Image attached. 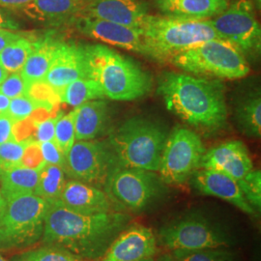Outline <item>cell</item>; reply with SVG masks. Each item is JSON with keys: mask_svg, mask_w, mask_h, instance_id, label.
<instances>
[{"mask_svg": "<svg viewBox=\"0 0 261 261\" xmlns=\"http://www.w3.org/2000/svg\"><path fill=\"white\" fill-rule=\"evenodd\" d=\"M130 222V215L115 210L82 214L54 204L46 215L42 240L44 245L64 249L86 260H100Z\"/></svg>", "mask_w": 261, "mask_h": 261, "instance_id": "1", "label": "cell"}, {"mask_svg": "<svg viewBox=\"0 0 261 261\" xmlns=\"http://www.w3.org/2000/svg\"><path fill=\"white\" fill-rule=\"evenodd\" d=\"M158 93L168 111L195 128L212 133L226 125L224 86L219 81L164 73L159 80Z\"/></svg>", "mask_w": 261, "mask_h": 261, "instance_id": "2", "label": "cell"}, {"mask_svg": "<svg viewBox=\"0 0 261 261\" xmlns=\"http://www.w3.org/2000/svg\"><path fill=\"white\" fill-rule=\"evenodd\" d=\"M87 77L100 85L105 98L134 101L149 93L153 79L130 57L103 45L83 46Z\"/></svg>", "mask_w": 261, "mask_h": 261, "instance_id": "3", "label": "cell"}, {"mask_svg": "<svg viewBox=\"0 0 261 261\" xmlns=\"http://www.w3.org/2000/svg\"><path fill=\"white\" fill-rule=\"evenodd\" d=\"M116 167L159 171L168 140V128L160 122L135 116L109 134Z\"/></svg>", "mask_w": 261, "mask_h": 261, "instance_id": "4", "label": "cell"}, {"mask_svg": "<svg viewBox=\"0 0 261 261\" xmlns=\"http://www.w3.org/2000/svg\"><path fill=\"white\" fill-rule=\"evenodd\" d=\"M144 56L165 62L178 53L219 36L210 19L147 15L140 27Z\"/></svg>", "mask_w": 261, "mask_h": 261, "instance_id": "5", "label": "cell"}, {"mask_svg": "<svg viewBox=\"0 0 261 261\" xmlns=\"http://www.w3.org/2000/svg\"><path fill=\"white\" fill-rule=\"evenodd\" d=\"M115 211L140 214L158 204L168 194L167 184L155 171L113 168L103 188Z\"/></svg>", "mask_w": 261, "mask_h": 261, "instance_id": "6", "label": "cell"}, {"mask_svg": "<svg viewBox=\"0 0 261 261\" xmlns=\"http://www.w3.org/2000/svg\"><path fill=\"white\" fill-rule=\"evenodd\" d=\"M169 61L188 73L225 80L242 79L250 72L249 62L242 53L221 38L188 47Z\"/></svg>", "mask_w": 261, "mask_h": 261, "instance_id": "7", "label": "cell"}, {"mask_svg": "<svg viewBox=\"0 0 261 261\" xmlns=\"http://www.w3.org/2000/svg\"><path fill=\"white\" fill-rule=\"evenodd\" d=\"M49 207L34 194L5 201L0 214V251L24 249L39 242Z\"/></svg>", "mask_w": 261, "mask_h": 261, "instance_id": "8", "label": "cell"}, {"mask_svg": "<svg viewBox=\"0 0 261 261\" xmlns=\"http://www.w3.org/2000/svg\"><path fill=\"white\" fill-rule=\"evenodd\" d=\"M158 238L171 252L226 249L233 244L232 237L220 224L197 211L187 212L164 224Z\"/></svg>", "mask_w": 261, "mask_h": 261, "instance_id": "9", "label": "cell"}, {"mask_svg": "<svg viewBox=\"0 0 261 261\" xmlns=\"http://www.w3.org/2000/svg\"><path fill=\"white\" fill-rule=\"evenodd\" d=\"M205 147L196 132L177 127L168 135L159 175L167 185H183L200 168Z\"/></svg>", "mask_w": 261, "mask_h": 261, "instance_id": "10", "label": "cell"}, {"mask_svg": "<svg viewBox=\"0 0 261 261\" xmlns=\"http://www.w3.org/2000/svg\"><path fill=\"white\" fill-rule=\"evenodd\" d=\"M210 22L218 36L231 43L246 58L259 56L260 25L251 0H235Z\"/></svg>", "mask_w": 261, "mask_h": 261, "instance_id": "11", "label": "cell"}, {"mask_svg": "<svg viewBox=\"0 0 261 261\" xmlns=\"http://www.w3.org/2000/svg\"><path fill=\"white\" fill-rule=\"evenodd\" d=\"M116 162L108 140H75L65 157L68 177L103 189Z\"/></svg>", "mask_w": 261, "mask_h": 261, "instance_id": "12", "label": "cell"}, {"mask_svg": "<svg viewBox=\"0 0 261 261\" xmlns=\"http://www.w3.org/2000/svg\"><path fill=\"white\" fill-rule=\"evenodd\" d=\"M157 237L142 224H130L117 235L100 261H140L157 253Z\"/></svg>", "mask_w": 261, "mask_h": 261, "instance_id": "13", "label": "cell"}, {"mask_svg": "<svg viewBox=\"0 0 261 261\" xmlns=\"http://www.w3.org/2000/svg\"><path fill=\"white\" fill-rule=\"evenodd\" d=\"M74 23L76 30L86 37L144 56L140 28L85 16L77 17Z\"/></svg>", "mask_w": 261, "mask_h": 261, "instance_id": "14", "label": "cell"}, {"mask_svg": "<svg viewBox=\"0 0 261 261\" xmlns=\"http://www.w3.org/2000/svg\"><path fill=\"white\" fill-rule=\"evenodd\" d=\"M190 182L192 187L201 195L219 197L247 215L257 216V212L243 196L238 182L223 172L198 168L190 178Z\"/></svg>", "mask_w": 261, "mask_h": 261, "instance_id": "15", "label": "cell"}, {"mask_svg": "<svg viewBox=\"0 0 261 261\" xmlns=\"http://www.w3.org/2000/svg\"><path fill=\"white\" fill-rule=\"evenodd\" d=\"M200 168L223 172L238 181L252 171L253 165L249 150L242 141L229 140L205 151Z\"/></svg>", "mask_w": 261, "mask_h": 261, "instance_id": "16", "label": "cell"}, {"mask_svg": "<svg viewBox=\"0 0 261 261\" xmlns=\"http://www.w3.org/2000/svg\"><path fill=\"white\" fill-rule=\"evenodd\" d=\"M83 77H87L83 47L60 42L43 82L57 94L68 84Z\"/></svg>", "mask_w": 261, "mask_h": 261, "instance_id": "17", "label": "cell"}, {"mask_svg": "<svg viewBox=\"0 0 261 261\" xmlns=\"http://www.w3.org/2000/svg\"><path fill=\"white\" fill-rule=\"evenodd\" d=\"M147 15V4L141 0H90L81 14L133 28H140Z\"/></svg>", "mask_w": 261, "mask_h": 261, "instance_id": "18", "label": "cell"}, {"mask_svg": "<svg viewBox=\"0 0 261 261\" xmlns=\"http://www.w3.org/2000/svg\"><path fill=\"white\" fill-rule=\"evenodd\" d=\"M56 204L82 214H98L114 210L103 189L74 179L66 181Z\"/></svg>", "mask_w": 261, "mask_h": 261, "instance_id": "19", "label": "cell"}, {"mask_svg": "<svg viewBox=\"0 0 261 261\" xmlns=\"http://www.w3.org/2000/svg\"><path fill=\"white\" fill-rule=\"evenodd\" d=\"M89 0H32L19 10L28 18L47 25L74 22Z\"/></svg>", "mask_w": 261, "mask_h": 261, "instance_id": "20", "label": "cell"}, {"mask_svg": "<svg viewBox=\"0 0 261 261\" xmlns=\"http://www.w3.org/2000/svg\"><path fill=\"white\" fill-rule=\"evenodd\" d=\"M74 121L75 140H98L111 133V112L103 99L75 107Z\"/></svg>", "mask_w": 261, "mask_h": 261, "instance_id": "21", "label": "cell"}, {"mask_svg": "<svg viewBox=\"0 0 261 261\" xmlns=\"http://www.w3.org/2000/svg\"><path fill=\"white\" fill-rule=\"evenodd\" d=\"M163 16L188 19H211L228 6L227 0H156Z\"/></svg>", "mask_w": 261, "mask_h": 261, "instance_id": "22", "label": "cell"}, {"mask_svg": "<svg viewBox=\"0 0 261 261\" xmlns=\"http://www.w3.org/2000/svg\"><path fill=\"white\" fill-rule=\"evenodd\" d=\"M59 43L49 36L34 41L33 50L19 72L29 85L44 81Z\"/></svg>", "mask_w": 261, "mask_h": 261, "instance_id": "23", "label": "cell"}, {"mask_svg": "<svg viewBox=\"0 0 261 261\" xmlns=\"http://www.w3.org/2000/svg\"><path fill=\"white\" fill-rule=\"evenodd\" d=\"M38 178L39 170L21 165L0 169V192L4 201L34 194Z\"/></svg>", "mask_w": 261, "mask_h": 261, "instance_id": "24", "label": "cell"}, {"mask_svg": "<svg viewBox=\"0 0 261 261\" xmlns=\"http://www.w3.org/2000/svg\"><path fill=\"white\" fill-rule=\"evenodd\" d=\"M235 118L243 133L250 138H260L261 95L259 90L252 91L237 103Z\"/></svg>", "mask_w": 261, "mask_h": 261, "instance_id": "25", "label": "cell"}, {"mask_svg": "<svg viewBox=\"0 0 261 261\" xmlns=\"http://www.w3.org/2000/svg\"><path fill=\"white\" fill-rule=\"evenodd\" d=\"M66 181L63 168L45 164L39 170V178L34 195L41 197L50 205L56 204L61 196Z\"/></svg>", "mask_w": 261, "mask_h": 261, "instance_id": "26", "label": "cell"}, {"mask_svg": "<svg viewBox=\"0 0 261 261\" xmlns=\"http://www.w3.org/2000/svg\"><path fill=\"white\" fill-rule=\"evenodd\" d=\"M60 103H65L72 107H79L83 103L102 100L105 98L100 85L92 79L83 77L68 84L57 93Z\"/></svg>", "mask_w": 261, "mask_h": 261, "instance_id": "27", "label": "cell"}, {"mask_svg": "<svg viewBox=\"0 0 261 261\" xmlns=\"http://www.w3.org/2000/svg\"><path fill=\"white\" fill-rule=\"evenodd\" d=\"M33 47V40L21 36L0 51V64L8 74L20 72L28 56L32 53Z\"/></svg>", "mask_w": 261, "mask_h": 261, "instance_id": "28", "label": "cell"}, {"mask_svg": "<svg viewBox=\"0 0 261 261\" xmlns=\"http://www.w3.org/2000/svg\"><path fill=\"white\" fill-rule=\"evenodd\" d=\"M9 261H88L64 249L44 245L14 255Z\"/></svg>", "mask_w": 261, "mask_h": 261, "instance_id": "29", "label": "cell"}, {"mask_svg": "<svg viewBox=\"0 0 261 261\" xmlns=\"http://www.w3.org/2000/svg\"><path fill=\"white\" fill-rule=\"evenodd\" d=\"M55 141L66 157L67 153L71 149L75 141L74 111L67 114H58V118L56 123Z\"/></svg>", "mask_w": 261, "mask_h": 261, "instance_id": "30", "label": "cell"}, {"mask_svg": "<svg viewBox=\"0 0 261 261\" xmlns=\"http://www.w3.org/2000/svg\"><path fill=\"white\" fill-rule=\"evenodd\" d=\"M243 196L256 212L261 209V172L252 169L245 177L237 181Z\"/></svg>", "mask_w": 261, "mask_h": 261, "instance_id": "31", "label": "cell"}, {"mask_svg": "<svg viewBox=\"0 0 261 261\" xmlns=\"http://www.w3.org/2000/svg\"><path fill=\"white\" fill-rule=\"evenodd\" d=\"M172 256L176 261H236L233 253L226 249L172 252Z\"/></svg>", "mask_w": 261, "mask_h": 261, "instance_id": "32", "label": "cell"}, {"mask_svg": "<svg viewBox=\"0 0 261 261\" xmlns=\"http://www.w3.org/2000/svg\"><path fill=\"white\" fill-rule=\"evenodd\" d=\"M41 108L46 109L41 103H38L32 98H30L28 95H25V96H19L17 98L11 99L9 108H8L6 113L16 123V122L22 121L24 119H28L30 115H32L34 112Z\"/></svg>", "mask_w": 261, "mask_h": 261, "instance_id": "33", "label": "cell"}, {"mask_svg": "<svg viewBox=\"0 0 261 261\" xmlns=\"http://www.w3.org/2000/svg\"><path fill=\"white\" fill-rule=\"evenodd\" d=\"M28 143V142H27ZM27 143L10 140L0 144V169L20 165Z\"/></svg>", "mask_w": 261, "mask_h": 261, "instance_id": "34", "label": "cell"}, {"mask_svg": "<svg viewBox=\"0 0 261 261\" xmlns=\"http://www.w3.org/2000/svg\"><path fill=\"white\" fill-rule=\"evenodd\" d=\"M29 84L24 81L19 72L10 73L0 84V94L14 99L19 96L28 95Z\"/></svg>", "mask_w": 261, "mask_h": 261, "instance_id": "35", "label": "cell"}, {"mask_svg": "<svg viewBox=\"0 0 261 261\" xmlns=\"http://www.w3.org/2000/svg\"><path fill=\"white\" fill-rule=\"evenodd\" d=\"M45 164L46 162L43 158L40 143L36 140H31L28 142L20 161V165L25 168L40 170Z\"/></svg>", "mask_w": 261, "mask_h": 261, "instance_id": "36", "label": "cell"}, {"mask_svg": "<svg viewBox=\"0 0 261 261\" xmlns=\"http://www.w3.org/2000/svg\"><path fill=\"white\" fill-rule=\"evenodd\" d=\"M40 148L45 160L46 164L58 166L60 168H64L65 165V155L59 149L56 145V141H46L40 143Z\"/></svg>", "mask_w": 261, "mask_h": 261, "instance_id": "37", "label": "cell"}, {"mask_svg": "<svg viewBox=\"0 0 261 261\" xmlns=\"http://www.w3.org/2000/svg\"><path fill=\"white\" fill-rule=\"evenodd\" d=\"M58 114L56 117H47L42 121L36 122L35 140L39 143L55 140L56 123L58 118Z\"/></svg>", "mask_w": 261, "mask_h": 261, "instance_id": "38", "label": "cell"}, {"mask_svg": "<svg viewBox=\"0 0 261 261\" xmlns=\"http://www.w3.org/2000/svg\"><path fill=\"white\" fill-rule=\"evenodd\" d=\"M15 121L7 113L0 114V144L13 139V127Z\"/></svg>", "mask_w": 261, "mask_h": 261, "instance_id": "39", "label": "cell"}, {"mask_svg": "<svg viewBox=\"0 0 261 261\" xmlns=\"http://www.w3.org/2000/svg\"><path fill=\"white\" fill-rule=\"evenodd\" d=\"M20 37V34L14 32L13 30L0 28V51Z\"/></svg>", "mask_w": 261, "mask_h": 261, "instance_id": "40", "label": "cell"}, {"mask_svg": "<svg viewBox=\"0 0 261 261\" xmlns=\"http://www.w3.org/2000/svg\"><path fill=\"white\" fill-rule=\"evenodd\" d=\"M19 28V24L15 19L10 18L8 15L0 12V28L9 29V30H17Z\"/></svg>", "mask_w": 261, "mask_h": 261, "instance_id": "41", "label": "cell"}, {"mask_svg": "<svg viewBox=\"0 0 261 261\" xmlns=\"http://www.w3.org/2000/svg\"><path fill=\"white\" fill-rule=\"evenodd\" d=\"M32 0H0V7L19 9Z\"/></svg>", "mask_w": 261, "mask_h": 261, "instance_id": "42", "label": "cell"}, {"mask_svg": "<svg viewBox=\"0 0 261 261\" xmlns=\"http://www.w3.org/2000/svg\"><path fill=\"white\" fill-rule=\"evenodd\" d=\"M10 100L8 97L0 94V114L6 113L9 108Z\"/></svg>", "mask_w": 261, "mask_h": 261, "instance_id": "43", "label": "cell"}, {"mask_svg": "<svg viewBox=\"0 0 261 261\" xmlns=\"http://www.w3.org/2000/svg\"><path fill=\"white\" fill-rule=\"evenodd\" d=\"M7 75H8V73L5 71V69L0 64V84L6 79Z\"/></svg>", "mask_w": 261, "mask_h": 261, "instance_id": "44", "label": "cell"}, {"mask_svg": "<svg viewBox=\"0 0 261 261\" xmlns=\"http://www.w3.org/2000/svg\"><path fill=\"white\" fill-rule=\"evenodd\" d=\"M157 261H176V259L172 256V255H169V254H165L163 256H161Z\"/></svg>", "mask_w": 261, "mask_h": 261, "instance_id": "45", "label": "cell"}, {"mask_svg": "<svg viewBox=\"0 0 261 261\" xmlns=\"http://www.w3.org/2000/svg\"><path fill=\"white\" fill-rule=\"evenodd\" d=\"M4 204H5V201H4V199H3V197H2V195H1V192H0V214H1L2 210H3Z\"/></svg>", "mask_w": 261, "mask_h": 261, "instance_id": "46", "label": "cell"}, {"mask_svg": "<svg viewBox=\"0 0 261 261\" xmlns=\"http://www.w3.org/2000/svg\"><path fill=\"white\" fill-rule=\"evenodd\" d=\"M140 261H155V259H154V257H149V258H145V259Z\"/></svg>", "mask_w": 261, "mask_h": 261, "instance_id": "47", "label": "cell"}, {"mask_svg": "<svg viewBox=\"0 0 261 261\" xmlns=\"http://www.w3.org/2000/svg\"><path fill=\"white\" fill-rule=\"evenodd\" d=\"M0 261H7V260H5V259H4V258H3V257H2V256H1V255H0Z\"/></svg>", "mask_w": 261, "mask_h": 261, "instance_id": "48", "label": "cell"}, {"mask_svg": "<svg viewBox=\"0 0 261 261\" xmlns=\"http://www.w3.org/2000/svg\"><path fill=\"white\" fill-rule=\"evenodd\" d=\"M89 1H90V0H89Z\"/></svg>", "mask_w": 261, "mask_h": 261, "instance_id": "49", "label": "cell"}]
</instances>
